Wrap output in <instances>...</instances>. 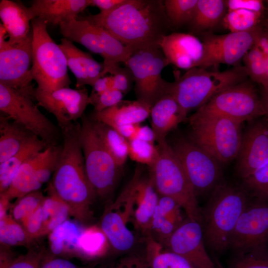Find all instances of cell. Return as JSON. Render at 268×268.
Masks as SVG:
<instances>
[{"label": "cell", "instance_id": "6da1fadb", "mask_svg": "<svg viewBox=\"0 0 268 268\" xmlns=\"http://www.w3.org/2000/svg\"><path fill=\"white\" fill-rule=\"evenodd\" d=\"M82 18L103 28L133 51L160 48L171 27L162 0H127L111 11Z\"/></svg>", "mask_w": 268, "mask_h": 268}, {"label": "cell", "instance_id": "7a4b0ae2", "mask_svg": "<svg viewBox=\"0 0 268 268\" xmlns=\"http://www.w3.org/2000/svg\"><path fill=\"white\" fill-rule=\"evenodd\" d=\"M251 198L243 187L222 182L211 192L201 209V225L205 244L212 251L221 254L229 249L232 233Z\"/></svg>", "mask_w": 268, "mask_h": 268}, {"label": "cell", "instance_id": "3957f363", "mask_svg": "<svg viewBox=\"0 0 268 268\" xmlns=\"http://www.w3.org/2000/svg\"><path fill=\"white\" fill-rule=\"evenodd\" d=\"M248 76L244 66H237L222 71H211L195 67L169 82L167 94L178 102L187 115L197 110L224 90L243 82Z\"/></svg>", "mask_w": 268, "mask_h": 268}, {"label": "cell", "instance_id": "277c9868", "mask_svg": "<svg viewBox=\"0 0 268 268\" xmlns=\"http://www.w3.org/2000/svg\"><path fill=\"white\" fill-rule=\"evenodd\" d=\"M157 142L158 156L149 167V177L157 193L173 199L188 217L201 224V208L179 160L166 139Z\"/></svg>", "mask_w": 268, "mask_h": 268}, {"label": "cell", "instance_id": "5b68a950", "mask_svg": "<svg viewBox=\"0 0 268 268\" xmlns=\"http://www.w3.org/2000/svg\"><path fill=\"white\" fill-rule=\"evenodd\" d=\"M32 64L31 74L39 90L51 92L69 87L71 81L65 55L50 36L47 23L38 18L31 20Z\"/></svg>", "mask_w": 268, "mask_h": 268}, {"label": "cell", "instance_id": "8992f818", "mask_svg": "<svg viewBox=\"0 0 268 268\" xmlns=\"http://www.w3.org/2000/svg\"><path fill=\"white\" fill-rule=\"evenodd\" d=\"M189 138L221 163L236 158L243 134L242 124L228 118L196 112L189 118Z\"/></svg>", "mask_w": 268, "mask_h": 268}, {"label": "cell", "instance_id": "52a82bcc", "mask_svg": "<svg viewBox=\"0 0 268 268\" xmlns=\"http://www.w3.org/2000/svg\"><path fill=\"white\" fill-rule=\"evenodd\" d=\"M80 144L87 178L96 196L105 198L113 191L121 168L107 151L85 114L80 119Z\"/></svg>", "mask_w": 268, "mask_h": 268}, {"label": "cell", "instance_id": "ba28073f", "mask_svg": "<svg viewBox=\"0 0 268 268\" xmlns=\"http://www.w3.org/2000/svg\"><path fill=\"white\" fill-rule=\"evenodd\" d=\"M125 65L133 74L136 100L152 107L167 94L169 81L161 72L169 64L161 48L134 50Z\"/></svg>", "mask_w": 268, "mask_h": 268}, {"label": "cell", "instance_id": "9c48e42d", "mask_svg": "<svg viewBox=\"0 0 268 268\" xmlns=\"http://www.w3.org/2000/svg\"><path fill=\"white\" fill-rule=\"evenodd\" d=\"M33 97L0 83V113L34 134L48 145H58V128L38 109Z\"/></svg>", "mask_w": 268, "mask_h": 268}, {"label": "cell", "instance_id": "30bf717a", "mask_svg": "<svg viewBox=\"0 0 268 268\" xmlns=\"http://www.w3.org/2000/svg\"><path fill=\"white\" fill-rule=\"evenodd\" d=\"M198 196L211 193L221 182V163L189 138L171 145Z\"/></svg>", "mask_w": 268, "mask_h": 268}, {"label": "cell", "instance_id": "8fae6325", "mask_svg": "<svg viewBox=\"0 0 268 268\" xmlns=\"http://www.w3.org/2000/svg\"><path fill=\"white\" fill-rule=\"evenodd\" d=\"M142 172L140 168H135L129 184L116 201L106 209L101 218L100 228L113 249L118 252L130 251L135 242L134 234L129 225L130 222L134 224L133 204L135 188Z\"/></svg>", "mask_w": 268, "mask_h": 268}, {"label": "cell", "instance_id": "7c38bea8", "mask_svg": "<svg viewBox=\"0 0 268 268\" xmlns=\"http://www.w3.org/2000/svg\"><path fill=\"white\" fill-rule=\"evenodd\" d=\"M196 112L225 117L241 124L265 116L257 89L246 80L220 92Z\"/></svg>", "mask_w": 268, "mask_h": 268}, {"label": "cell", "instance_id": "4fadbf2b", "mask_svg": "<svg viewBox=\"0 0 268 268\" xmlns=\"http://www.w3.org/2000/svg\"><path fill=\"white\" fill-rule=\"evenodd\" d=\"M32 33L25 40L0 44V83L33 97Z\"/></svg>", "mask_w": 268, "mask_h": 268}, {"label": "cell", "instance_id": "5bb4252c", "mask_svg": "<svg viewBox=\"0 0 268 268\" xmlns=\"http://www.w3.org/2000/svg\"><path fill=\"white\" fill-rule=\"evenodd\" d=\"M229 249L236 254L268 249V202L250 201L232 233Z\"/></svg>", "mask_w": 268, "mask_h": 268}, {"label": "cell", "instance_id": "9a60e30c", "mask_svg": "<svg viewBox=\"0 0 268 268\" xmlns=\"http://www.w3.org/2000/svg\"><path fill=\"white\" fill-rule=\"evenodd\" d=\"M260 28L258 26L247 32L206 35L202 41L203 55L197 67L206 69L221 64L236 63L254 45Z\"/></svg>", "mask_w": 268, "mask_h": 268}, {"label": "cell", "instance_id": "2e32d148", "mask_svg": "<svg viewBox=\"0 0 268 268\" xmlns=\"http://www.w3.org/2000/svg\"><path fill=\"white\" fill-rule=\"evenodd\" d=\"M89 96L85 87H64L51 92L35 88L33 93L38 104L55 116L60 130L81 119L89 104Z\"/></svg>", "mask_w": 268, "mask_h": 268}, {"label": "cell", "instance_id": "e0dca14e", "mask_svg": "<svg viewBox=\"0 0 268 268\" xmlns=\"http://www.w3.org/2000/svg\"><path fill=\"white\" fill-rule=\"evenodd\" d=\"M165 245L196 268H217L206 249L202 225L196 220L187 217Z\"/></svg>", "mask_w": 268, "mask_h": 268}, {"label": "cell", "instance_id": "ac0fdd59", "mask_svg": "<svg viewBox=\"0 0 268 268\" xmlns=\"http://www.w3.org/2000/svg\"><path fill=\"white\" fill-rule=\"evenodd\" d=\"M238 175L245 178L268 161V121L251 125L242 135L237 157Z\"/></svg>", "mask_w": 268, "mask_h": 268}, {"label": "cell", "instance_id": "d6986e66", "mask_svg": "<svg viewBox=\"0 0 268 268\" xmlns=\"http://www.w3.org/2000/svg\"><path fill=\"white\" fill-rule=\"evenodd\" d=\"M160 48L169 64L188 70L197 67L203 55V44L190 33H172L165 36Z\"/></svg>", "mask_w": 268, "mask_h": 268}, {"label": "cell", "instance_id": "ffe728a7", "mask_svg": "<svg viewBox=\"0 0 268 268\" xmlns=\"http://www.w3.org/2000/svg\"><path fill=\"white\" fill-rule=\"evenodd\" d=\"M59 46L65 55L67 67L75 77L76 88H81L87 85L92 87L102 77L103 64L65 38L61 39Z\"/></svg>", "mask_w": 268, "mask_h": 268}, {"label": "cell", "instance_id": "44dd1931", "mask_svg": "<svg viewBox=\"0 0 268 268\" xmlns=\"http://www.w3.org/2000/svg\"><path fill=\"white\" fill-rule=\"evenodd\" d=\"M90 4L91 0H34L28 8L33 19L60 25L76 18Z\"/></svg>", "mask_w": 268, "mask_h": 268}, {"label": "cell", "instance_id": "7402d4cb", "mask_svg": "<svg viewBox=\"0 0 268 268\" xmlns=\"http://www.w3.org/2000/svg\"><path fill=\"white\" fill-rule=\"evenodd\" d=\"M45 154L44 149L27 160L19 168L8 190L3 193L10 201L39 190L45 183L43 169Z\"/></svg>", "mask_w": 268, "mask_h": 268}, {"label": "cell", "instance_id": "603a6c76", "mask_svg": "<svg viewBox=\"0 0 268 268\" xmlns=\"http://www.w3.org/2000/svg\"><path fill=\"white\" fill-rule=\"evenodd\" d=\"M151 107L138 100H122L116 105L100 112H94L90 119L106 124L113 128L137 124L150 115Z\"/></svg>", "mask_w": 268, "mask_h": 268}, {"label": "cell", "instance_id": "cb8c5ba5", "mask_svg": "<svg viewBox=\"0 0 268 268\" xmlns=\"http://www.w3.org/2000/svg\"><path fill=\"white\" fill-rule=\"evenodd\" d=\"M151 128L157 142L166 139L167 134L187 119L176 100L167 94L151 107L150 112Z\"/></svg>", "mask_w": 268, "mask_h": 268}, {"label": "cell", "instance_id": "d4e9b609", "mask_svg": "<svg viewBox=\"0 0 268 268\" xmlns=\"http://www.w3.org/2000/svg\"><path fill=\"white\" fill-rule=\"evenodd\" d=\"M0 18L10 42L23 41L32 33L30 23L33 18L28 8L21 2L1 0Z\"/></svg>", "mask_w": 268, "mask_h": 268}, {"label": "cell", "instance_id": "484cf974", "mask_svg": "<svg viewBox=\"0 0 268 268\" xmlns=\"http://www.w3.org/2000/svg\"><path fill=\"white\" fill-rule=\"evenodd\" d=\"M159 197L152 180L140 178L135 189L133 219L135 227L150 231L152 216Z\"/></svg>", "mask_w": 268, "mask_h": 268}, {"label": "cell", "instance_id": "4316f807", "mask_svg": "<svg viewBox=\"0 0 268 268\" xmlns=\"http://www.w3.org/2000/svg\"><path fill=\"white\" fill-rule=\"evenodd\" d=\"M36 136L24 127L0 113V163L14 155Z\"/></svg>", "mask_w": 268, "mask_h": 268}, {"label": "cell", "instance_id": "83f0119b", "mask_svg": "<svg viewBox=\"0 0 268 268\" xmlns=\"http://www.w3.org/2000/svg\"><path fill=\"white\" fill-rule=\"evenodd\" d=\"M59 26L64 38L79 43L103 57L101 38L96 25L83 18H76L63 23Z\"/></svg>", "mask_w": 268, "mask_h": 268}, {"label": "cell", "instance_id": "f1b7e54d", "mask_svg": "<svg viewBox=\"0 0 268 268\" xmlns=\"http://www.w3.org/2000/svg\"><path fill=\"white\" fill-rule=\"evenodd\" d=\"M227 9V0H198L193 18L188 24L192 33L212 29L222 21Z\"/></svg>", "mask_w": 268, "mask_h": 268}, {"label": "cell", "instance_id": "f546056e", "mask_svg": "<svg viewBox=\"0 0 268 268\" xmlns=\"http://www.w3.org/2000/svg\"><path fill=\"white\" fill-rule=\"evenodd\" d=\"M46 143L36 136L14 155L0 163V194L5 192L16 173L27 160L44 150Z\"/></svg>", "mask_w": 268, "mask_h": 268}, {"label": "cell", "instance_id": "4dcf8cb0", "mask_svg": "<svg viewBox=\"0 0 268 268\" xmlns=\"http://www.w3.org/2000/svg\"><path fill=\"white\" fill-rule=\"evenodd\" d=\"M96 26L100 36L103 52L102 77L108 73L112 75L121 63H126L133 50L103 28Z\"/></svg>", "mask_w": 268, "mask_h": 268}, {"label": "cell", "instance_id": "1f68e13d", "mask_svg": "<svg viewBox=\"0 0 268 268\" xmlns=\"http://www.w3.org/2000/svg\"><path fill=\"white\" fill-rule=\"evenodd\" d=\"M83 228L67 220L49 234L50 248L56 255L76 254L78 238Z\"/></svg>", "mask_w": 268, "mask_h": 268}, {"label": "cell", "instance_id": "d6a6232c", "mask_svg": "<svg viewBox=\"0 0 268 268\" xmlns=\"http://www.w3.org/2000/svg\"><path fill=\"white\" fill-rule=\"evenodd\" d=\"M91 121L103 145L121 167L129 156V141L111 126L100 122Z\"/></svg>", "mask_w": 268, "mask_h": 268}, {"label": "cell", "instance_id": "836d02e7", "mask_svg": "<svg viewBox=\"0 0 268 268\" xmlns=\"http://www.w3.org/2000/svg\"><path fill=\"white\" fill-rule=\"evenodd\" d=\"M42 207L44 235L49 234L71 215L69 207L56 194L50 184L48 188V196L45 197Z\"/></svg>", "mask_w": 268, "mask_h": 268}, {"label": "cell", "instance_id": "e575fe53", "mask_svg": "<svg viewBox=\"0 0 268 268\" xmlns=\"http://www.w3.org/2000/svg\"><path fill=\"white\" fill-rule=\"evenodd\" d=\"M109 242L100 227L92 226L83 228L78 238L76 254L86 259L105 255Z\"/></svg>", "mask_w": 268, "mask_h": 268}, {"label": "cell", "instance_id": "d590c367", "mask_svg": "<svg viewBox=\"0 0 268 268\" xmlns=\"http://www.w3.org/2000/svg\"><path fill=\"white\" fill-rule=\"evenodd\" d=\"M161 250V245L156 241L149 240L146 257L150 268H196L181 256Z\"/></svg>", "mask_w": 268, "mask_h": 268}, {"label": "cell", "instance_id": "8d00e7d4", "mask_svg": "<svg viewBox=\"0 0 268 268\" xmlns=\"http://www.w3.org/2000/svg\"><path fill=\"white\" fill-rule=\"evenodd\" d=\"M198 0H164L165 12L170 27L189 24L194 15Z\"/></svg>", "mask_w": 268, "mask_h": 268}, {"label": "cell", "instance_id": "74e56055", "mask_svg": "<svg viewBox=\"0 0 268 268\" xmlns=\"http://www.w3.org/2000/svg\"><path fill=\"white\" fill-rule=\"evenodd\" d=\"M262 14L249 10L235 9L228 11L222 22L230 32H247L259 26Z\"/></svg>", "mask_w": 268, "mask_h": 268}, {"label": "cell", "instance_id": "f35d334b", "mask_svg": "<svg viewBox=\"0 0 268 268\" xmlns=\"http://www.w3.org/2000/svg\"><path fill=\"white\" fill-rule=\"evenodd\" d=\"M31 239L23 226L11 214L0 218V241L6 247L24 245Z\"/></svg>", "mask_w": 268, "mask_h": 268}, {"label": "cell", "instance_id": "ab89813d", "mask_svg": "<svg viewBox=\"0 0 268 268\" xmlns=\"http://www.w3.org/2000/svg\"><path fill=\"white\" fill-rule=\"evenodd\" d=\"M242 180L243 187L251 197L268 202V161Z\"/></svg>", "mask_w": 268, "mask_h": 268}, {"label": "cell", "instance_id": "60d3db41", "mask_svg": "<svg viewBox=\"0 0 268 268\" xmlns=\"http://www.w3.org/2000/svg\"><path fill=\"white\" fill-rule=\"evenodd\" d=\"M45 197L39 190L17 199L11 209V215L20 224L42 204Z\"/></svg>", "mask_w": 268, "mask_h": 268}, {"label": "cell", "instance_id": "b9f144b4", "mask_svg": "<svg viewBox=\"0 0 268 268\" xmlns=\"http://www.w3.org/2000/svg\"><path fill=\"white\" fill-rule=\"evenodd\" d=\"M129 156L138 163L150 167L158 156V149L154 143L141 140L129 141Z\"/></svg>", "mask_w": 268, "mask_h": 268}, {"label": "cell", "instance_id": "7bdbcfd3", "mask_svg": "<svg viewBox=\"0 0 268 268\" xmlns=\"http://www.w3.org/2000/svg\"><path fill=\"white\" fill-rule=\"evenodd\" d=\"M230 268H268V249L236 254Z\"/></svg>", "mask_w": 268, "mask_h": 268}, {"label": "cell", "instance_id": "ee69618b", "mask_svg": "<svg viewBox=\"0 0 268 268\" xmlns=\"http://www.w3.org/2000/svg\"><path fill=\"white\" fill-rule=\"evenodd\" d=\"M123 93L114 88L99 94L91 93L89 104L94 106L93 111L100 112L116 105L123 100Z\"/></svg>", "mask_w": 268, "mask_h": 268}, {"label": "cell", "instance_id": "f6af8a7d", "mask_svg": "<svg viewBox=\"0 0 268 268\" xmlns=\"http://www.w3.org/2000/svg\"><path fill=\"white\" fill-rule=\"evenodd\" d=\"M177 228L164 216L157 205L152 216L150 231L155 232L165 244Z\"/></svg>", "mask_w": 268, "mask_h": 268}, {"label": "cell", "instance_id": "bcb514c9", "mask_svg": "<svg viewBox=\"0 0 268 268\" xmlns=\"http://www.w3.org/2000/svg\"><path fill=\"white\" fill-rule=\"evenodd\" d=\"M42 204L21 224L31 240L44 235Z\"/></svg>", "mask_w": 268, "mask_h": 268}, {"label": "cell", "instance_id": "7dc6e473", "mask_svg": "<svg viewBox=\"0 0 268 268\" xmlns=\"http://www.w3.org/2000/svg\"><path fill=\"white\" fill-rule=\"evenodd\" d=\"M114 88L121 91L123 94H127L131 90L134 77L131 70L127 67H118L113 74Z\"/></svg>", "mask_w": 268, "mask_h": 268}, {"label": "cell", "instance_id": "c3c4849f", "mask_svg": "<svg viewBox=\"0 0 268 268\" xmlns=\"http://www.w3.org/2000/svg\"><path fill=\"white\" fill-rule=\"evenodd\" d=\"M43 258L42 254L30 251L13 259L5 268H41Z\"/></svg>", "mask_w": 268, "mask_h": 268}, {"label": "cell", "instance_id": "681fc988", "mask_svg": "<svg viewBox=\"0 0 268 268\" xmlns=\"http://www.w3.org/2000/svg\"><path fill=\"white\" fill-rule=\"evenodd\" d=\"M265 58L245 64L248 75L251 79L264 87L265 86Z\"/></svg>", "mask_w": 268, "mask_h": 268}, {"label": "cell", "instance_id": "f907efd6", "mask_svg": "<svg viewBox=\"0 0 268 268\" xmlns=\"http://www.w3.org/2000/svg\"><path fill=\"white\" fill-rule=\"evenodd\" d=\"M228 11L235 9H245L263 13V2L260 0H227Z\"/></svg>", "mask_w": 268, "mask_h": 268}, {"label": "cell", "instance_id": "816d5d0a", "mask_svg": "<svg viewBox=\"0 0 268 268\" xmlns=\"http://www.w3.org/2000/svg\"><path fill=\"white\" fill-rule=\"evenodd\" d=\"M112 268H150L146 255H131L122 258Z\"/></svg>", "mask_w": 268, "mask_h": 268}, {"label": "cell", "instance_id": "f5cc1de1", "mask_svg": "<svg viewBox=\"0 0 268 268\" xmlns=\"http://www.w3.org/2000/svg\"><path fill=\"white\" fill-rule=\"evenodd\" d=\"M41 268H85L76 265L66 259L47 257L43 258Z\"/></svg>", "mask_w": 268, "mask_h": 268}, {"label": "cell", "instance_id": "db71d44e", "mask_svg": "<svg viewBox=\"0 0 268 268\" xmlns=\"http://www.w3.org/2000/svg\"><path fill=\"white\" fill-rule=\"evenodd\" d=\"M127 0H91L90 6L98 8L100 12L107 13L118 7Z\"/></svg>", "mask_w": 268, "mask_h": 268}, {"label": "cell", "instance_id": "11a10c76", "mask_svg": "<svg viewBox=\"0 0 268 268\" xmlns=\"http://www.w3.org/2000/svg\"><path fill=\"white\" fill-rule=\"evenodd\" d=\"M91 93L99 94L114 88L112 75H105L99 78L92 87Z\"/></svg>", "mask_w": 268, "mask_h": 268}, {"label": "cell", "instance_id": "9f6ffc18", "mask_svg": "<svg viewBox=\"0 0 268 268\" xmlns=\"http://www.w3.org/2000/svg\"><path fill=\"white\" fill-rule=\"evenodd\" d=\"M254 45L261 50L265 57L268 56V32H265L260 28L257 33Z\"/></svg>", "mask_w": 268, "mask_h": 268}, {"label": "cell", "instance_id": "6f0895ef", "mask_svg": "<svg viewBox=\"0 0 268 268\" xmlns=\"http://www.w3.org/2000/svg\"><path fill=\"white\" fill-rule=\"evenodd\" d=\"M137 139L151 143L156 141L153 130L147 126H141Z\"/></svg>", "mask_w": 268, "mask_h": 268}, {"label": "cell", "instance_id": "680465c9", "mask_svg": "<svg viewBox=\"0 0 268 268\" xmlns=\"http://www.w3.org/2000/svg\"><path fill=\"white\" fill-rule=\"evenodd\" d=\"M261 98L265 111V116L267 117V120L268 121V87H262Z\"/></svg>", "mask_w": 268, "mask_h": 268}, {"label": "cell", "instance_id": "91938a15", "mask_svg": "<svg viewBox=\"0 0 268 268\" xmlns=\"http://www.w3.org/2000/svg\"><path fill=\"white\" fill-rule=\"evenodd\" d=\"M8 37V34L6 30L0 23V44L6 41V38Z\"/></svg>", "mask_w": 268, "mask_h": 268}, {"label": "cell", "instance_id": "94428289", "mask_svg": "<svg viewBox=\"0 0 268 268\" xmlns=\"http://www.w3.org/2000/svg\"><path fill=\"white\" fill-rule=\"evenodd\" d=\"M265 70H266V78H265V86L264 88L268 87V56L265 57Z\"/></svg>", "mask_w": 268, "mask_h": 268}, {"label": "cell", "instance_id": "6125c7cd", "mask_svg": "<svg viewBox=\"0 0 268 268\" xmlns=\"http://www.w3.org/2000/svg\"></svg>", "mask_w": 268, "mask_h": 268}]
</instances>
